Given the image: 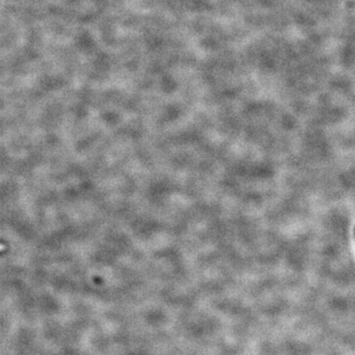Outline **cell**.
Returning <instances> with one entry per match:
<instances>
[]
</instances>
